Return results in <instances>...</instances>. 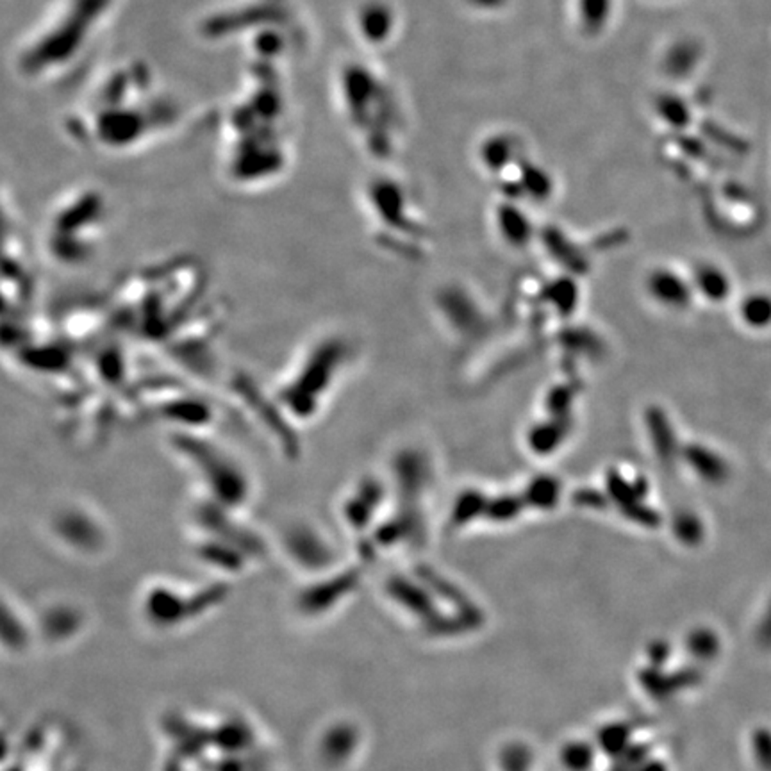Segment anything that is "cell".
<instances>
[{
  "label": "cell",
  "mask_w": 771,
  "mask_h": 771,
  "mask_svg": "<svg viewBox=\"0 0 771 771\" xmlns=\"http://www.w3.org/2000/svg\"><path fill=\"white\" fill-rule=\"evenodd\" d=\"M336 356L333 342H321L320 347L312 349L302 365L295 370L297 374L284 384L279 393V400L288 407L293 416L311 418L320 405L323 395L330 389L336 370Z\"/></svg>",
  "instance_id": "obj_1"
},
{
  "label": "cell",
  "mask_w": 771,
  "mask_h": 771,
  "mask_svg": "<svg viewBox=\"0 0 771 771\" xmlns=\"http://www.w3.org/2000/svg\"><path fill=\"white\" fill-rule=\"evenodd\" d=\"M175 445L181 454H184L189 463L198 468V475H202L204 484L216 495V500L229 504H238L242 500L245 502L249 493L247 479L240 466L224 452H220L218 449L212 451L204 439L198 442L197 437L189 434H177Z\"/></svg>",
  "instance_id": "obj_2"
}]
</instances>
